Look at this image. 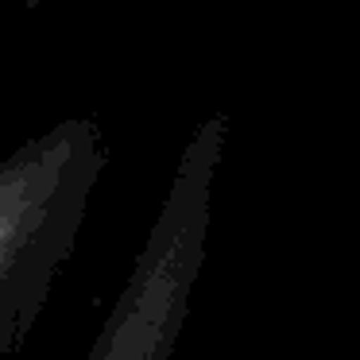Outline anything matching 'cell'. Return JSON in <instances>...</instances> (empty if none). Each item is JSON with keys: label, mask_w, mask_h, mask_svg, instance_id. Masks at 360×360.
<instances>
[{"label": "cell", "mask_w": 360, "mask_h": 360, "mask_svg": "<svg viewBox=\"0 0 360 360\" xmlns=\"http://www.w3.org/2000/svg\"><path fill=\"white\" fill-rule=\"evenodd\" d=\"M105 167L109 143L89 117L58 120L0 159V356L43 314Z\"/></svg>", "instance_id": "obj_1"}, {"label": "cell", "mask_w": 360, "mask_h": 360, "mask_svg": "<svg viewBox=\"0 0 360 360\" xmlns=\"http://www.w3.org/2000/svg\"><path fill=\"white\" fill-rule=\"evenodd\" d=\"M20 8H39V4H47V0H16Z\"/></svg>", "instance_id": "obj_3"}, {"label": "cell", "mask_w": 360, "mask_h": 360, "mask_svg": "<svg viewBox=\"0 0 360 360\" xmlns=\"http://www.w3.org/2000/svg\"><path fill=\"white\" fill-rule=\"evenodd\" d=\"M229 120L213 112L182 148L174 179L132 259L124 287L105 314L86 360H171L198 275L205 267L213 179L225 151Z\"/></svg>", "instance_id": "obj_2"}]
</instances>
